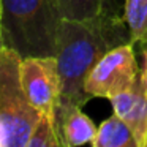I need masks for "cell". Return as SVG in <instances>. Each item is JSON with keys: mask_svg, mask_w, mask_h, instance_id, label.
<instances>
[{"mask_svg": "<svg viewBox=\"0 0 147 147\" xmlns=\"http://www.w3.org/2000/svg\"><path fill=\"white\" fill-rule=\"evenodd\" d=\"M123 19L134 46L147 45V0H125Z\"/></svg>", "mask_w": 147, "mask_h": 147, "instance_id": "30bf717a", "label": "cell"}, {"mask_svg": "<svg viewBox=\"0 0 147 147\" xmlns=\"http://www.w3.org/2000/svg\"><path fill=\"white\" fill-rule=\"evenodd\" d=\"M0 45L21 57L55 55L63 22L57 0H0Z\"/></svg>", "mask_w": 147, "mask_h": 147, "instance_id": "7a4b0ae2", "label": "cell"}, {"mask_svg": "<svg viewBox=\"0 0 147 147\" xmlns=\"http://www.w3.org/2000/svg\"><path fill=\"white\" fill-rule=\"evenodd\" d=\"M93 147H138V141L134 138L131 128L127 125L123 119L112 112L111 117L101 122L96 130V136Z\"/></svg>", "mask_w": 147, "mask_h": 147, "instance_id": "9c48e42d", "label": "cell"}, {"mask_svg": "<svg viewBox=\"0 0 147 147\" xmlns=\"http://www.w3.org/2000/svg\"><path fill=\"white\" fill-rule=\"evenodd\" d=\"M141 74L134 45L127 43L108 51L87 74L84 90L90 98L111 100L130 90Z\"/></svg>", "mask_w": 147, "mask_h": 147, "instance_id": "277c9868", "label": "cell"}, {"mask_svg": "<svg viewBox=\"0 0 147 147\" xmlns=\"http://www.w3.org/2000/svg\"><path fill=\"white\" fill-rule=\"evenodd\" d=\"M127 43H131V35L120 13L89 21L63 19L55 52L62 79L60 100L86 105L90 100L84 90L87 74L108 51Z\"/></svg>", "mask_w": 147, "mask_h": 147, "instance_id": "6da1fadb", "label": "cell"}, {"mask_svg": "<svg viewBox=\"0 0 147 147\" xmlns=\"http://www.w3.org/2000/svg\"><path fill=\"white\" fill-rule=\"evenodd\" d=\"M63 19L89 21L100 16L119 14L117 0H57Z\"/></svg>", "mask_w": 147, "mask_h": 147, "instance_id": "ba28073f", "label": "cell"}, {"mask_svg": "<svg viewBox=\"0 0 147 147\" xmlns=\"http://www.w3.org/2000/svg\"><path fill=\"white\" fill-rule=\"evenodd\" d=\"M21 82L36 111L54 119L62 96V79L55 55L22 57Z\"/></svg>", "mask_w": 147, "mask_h": 147, "instance_id": "5b68a950", "label": "cell"}, {"mask_svg": "<svg viewBox=\"0 0 147 147\" xmlns=\"http://www.w3.org/2000/svg\"><path fill=\"white\" fill-rule=\"evenodd\" d=\"M55 128L60 138L62 147H79L92 144L96 136L93 120L82 112L78 103L60 100L55 109Z\"/></svg>", "mask_w": 147, "mask_h": 147, "instance_id": "52a82bcc", "label": "cell"}, {"mask_svg": "<svg viewBox=\"0 0 147 147\" xmlns=\"http://www.w3.org/2000/svg\"><path fill=\"white\" fill-rule=\"evenodd\" d=\"M21 55L0 45V146L27 147L41 112L36 111L21 82Z\"/></svg>", "mask_w": 147, "mask_h": 147, "instance_id": "3957f363", "label": "cell"}, {"mask_svg": "<svg viewBox=\"0 0 147 147\" xmlns=\"http://www.w3.org/2000/svg\"><path fill=\"white\" fill-rule=\"evenodd\" d=\"M112 112L127 122L138 141V147H147V81L142 73L130 90L109 100Z\"/></svg>", "mask_w": 147, "mask_h": 147, "instance_id": "8992f818", "label": "cell"}, {"mask_svg": "<svg viewBox=\"0 0 147 147\" xmlns=\"http://www.w3.org/2000/svg\"><path fill=\"white\" fill-rule=\"evenodd\" d=\"M27 147H62L54 119L41 114L32 131Z\"/></svg>", "mask_w": 147, "mask_h": 147, "instance_id": "8fae6325", "label": "cell"}]
</instances>
